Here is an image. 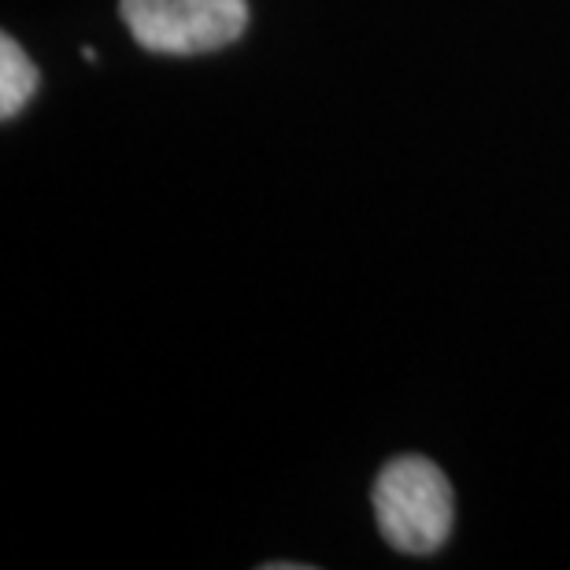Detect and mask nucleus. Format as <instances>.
Returning a JSON list of instances; mask_svg holds the SVG:
<instances>
[{"label":"nucleus","mask_w":570,"mask_h":570,"mask_svg":"<svg viewBox=\"0 0 570 570\" xmlns=\"http://www.w3.org/2000/svg\"><path fill=\"white\" fill-rule=\"evenodd\" d=\"M374 515H379L382 538L396 552H438L449 541L455 519L449 478L441 474L438 463L419 460V455L393 460L374 482Z\"/></svg>","instance_id":"1"},{"label":"nucleus","mask_w":570,"mask_h":570,"mask_svg":"<svg viewBox=\"0 0 570 570\" xmlns=\"http://www.w3.org/2000/svg\"><path fill=\"white\" fill-rule=\"evenodd\" d=\"M130 38L159 56H197L234 45L248 27L245 0H122Z\"/></svg>","instance_id":"2"},{"label":"nucleus","mask_w":570,"mask_h":570,"mask_svg":"<svg viewBox=\"0 0 570 570\" xmlns=\"http://www.w3.org/2000/svg\"><path fill=\"white\" fill-rule=\"evenodd\" d=\"M38 82L41 75L27 60V52L11 38H0V119H16L38 94Z\"/></svg>","instance_id":"3"}]
</instances>
